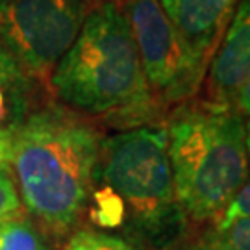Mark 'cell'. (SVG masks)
Here are the masks:
<instances>
[{
  "instance_id": "6da1fadb",
  "label": "cell",
  "mask_w": 250,
  "mask_h": 250,
  "mask_svg": "<svg viewBox=\"0 0 250 250\" xmlns=\"http://www.w3.org/2000/svg\"><path fill=\"white\" fill-rule=\"evenodd\" d=\"M100 141L93 126L63 107L39 109L11 134L21 204L54 235L69 232L87 208Z\"/></svg>"
},
{
  "instance_id": "7a4b0ae2",
  "label": "cell",
  "mask_w": 250,
  "mask_h": 250,
  "mask_svg": "<svg viewBox=\"0 0 250 250\" xmlns=\"http://www.w3.org/2000/svg\"><path fill=\"white\" fill-rule=\"evenodd\" d=\"M50 83L65 104L126 130L146 126L158 109L128 17L115 0L91 9Z\"/></svg>"
},
{
  "instance_id": "3957f363",
  "label": "cell",
  "mask_w": 250,
  "mask_h": 250,
  "mask_svg": "<svg viewBox=\"0 0 250 250\" xmlns=\"http://www.w3.org/2000/svg\"><path fill=\"white\" fill-rule=\"evenodd\" d=\"M95 221L128 223L146 245L174 249L188 219L176 198L165 126H137L100 141L95 186Z\"/></svg>"
},
{
  "instance_id": "277c9868",
  "label": "cell",
  "mask_w": 250,
  "mask_h": 250,
  "mask_svg": "<svg viewBox=\"0 0 250 250\" xmlns=\"http://www.w3.org/2000/svg\"><path fill=\"white\" fill-rule=\"evenodd\" d=\"M165 130L176 198L188 223H215L250 176L245 119L232 104L186 102Z\"/></svg>"
},
{
  "instance_id": "5b68a950",
  "label": "cell",
  "mask_w": 250,
  "mask_h": 250,
  "mask_svg": "<svg viewBox=\"0 0 250 250\" xmlns=\"http://www.w3.org/2000/svg\"><path fill=\"white\" fill-rule=\"evenodd\" d=\"M156 102H189L200 89L209 60L195 50L160 0H128L125 9Z\"/></svg>"
},
{
  "instance_id": "8992f818",
  "label": "cell",
  "mask_w": 250,
  "mask_h": 250,
  "mask_svg": "<svg viewBox=\"0 0 250 250\" xmlns=\"http://www.w3.org/2000/svg\"><path fill=\"white\" fill-rule=\"evenodd\" d=\"M87 15L89 0H0V46L26 74L45 78Z\"/></svg>"
},
{
  "instance_id": "52a82bcc",
  "label": "cell",
  "mask_w": 250,
  "mask_h": 250,
  "mask_svg": "<svg viewBox=\"0 0 250 250\" xmlns=\"http://www.w3.org/2000/svg\"><path fill=\"white\" fill-rule=\"evenodd\" d=\"M209 100L232 104L250 80V0H239L208 69Z\"/></svg>"
},
{
  "instance_id": "ba28073f",
  "label": "cell",
  "mask_w": 250,
  "mask_h": 250,
  "mask_svg": "<svg viewBox=\"0 0 250 250\" xmlns=\"http://www.w3.org/2000/svg\"><path fill=\"white\" fill-rule=\"evenodd\" d=\"M239 0H160L165 13L191 46L213 58Z\"/></svg>"
},
{
  "instance_id": "9c48e42d",
  "label": "cell",
  "mask_w": 250,
  "mask_h": 250,
  "mask_svg": "<svg viewBox=\"0 0 250 250\" xmlns=\"http://www.w3.org/2000/svg\"><path fill=\"white\" fill-rule=\"evenodd\" d=\"M30 80L19 63L0 46V130L13 132L28 117Z\"/></svg>"
},
{
  "instance_id": "30bf717a",
  "label": "cell",
  "mask_w": 250,
  "mask_h": 250,
  "mask_svg": "<svg viewBox=\"0 0 250 250\" xmlns=\"http://www.w3.org/2000/svg\"><path fill=\"white\" fill-rule=\"evenodd\" d=\"M0 250H46L36 224L24 217H11L0 223Z\"/></svg>"
},
{
  "instance_id": "8fae6325",
  "label": "cell",
  "mask_w": 250,
  "mask_h": 250,
  "mask_svg": "<svg viewBox=\"0 0 250 250\" xmlns=\"http://www.w3.org/2000/svg\"><path fill=\"white\" fill-rule=\"evenodd\" d=\"M208 233L224 250H250V219L215 221Z\"/></svg>"
},
{
  "instance_id": "7c38bea8",
  "label": "cell",
  "mask_w": 250,
  "mask_h": 250,
  "mask_svg": "<svg viewBox=\"0 0 250 250\" xmlns=\"http://www.w3.org/2000/svg\"><path fill=\"white\" fill-rule=\"evenodd\" d=\"M74 250H139L132 243L125 241L121 237L109 235L95 230H80L69 241Z\"/></svg>"
},
{
  "instance_id": "4fadbf2b",
  "label": "cell",
  "mask_w": 250,
  "mask_h": 250,
  "mask_svg": "<svg viewBox=\"0 0 250 250\" xmlns=\"http://www.w3.org/2000/svg\"><path fill=\"white\" fill-rule=\"evenodd\" d=\"M21 198L17 186L11 178L6 165H0V223L21 213Z\"/></svg>"
},
{
  "instance_id": "5bb4252c",
  "label": "cell",
  "mask_w": 250,
  "mask_h": 250,
  "mask_svg": "<svg viewBox=\"0 0 250 250\" xmlns=\"http://www.w3.org/2000/svg\"><path fill=\"white\" fill-rule=\"evenodd\" d=\"M232 219H250V176L217 221H232Z\"/></svg>"
},
{
  "instance_id": "9a60e30c",
  "label": "cell",
  "mask_w": 250,
  "mask_h": 250,
  "mask_svg": "<svg viewBox=\"0 0 250 250\" xmlns=\"http://www.w3.org/2000/svg\"><path fill=\"white\" fill-rule=\"evenodd\" d=\"M172 250H224V249L219 247V245L209 237V233L206 232L202 237H198V239L188 243V245H184V247H178V245H176Z\"/></svg>"
},
{
  "instance_id": "2e32d148",
  "label": "cell",
  "mask_w": 250,
  "mask_h": 250,
  "mask_svg": "<svg viewBox=\"0 0 250 250\" xmlns=\"http://www.w3.org/2000/svg\"><path fill=\"white\" fill-rule=\"evenodd\" d=\"M233 106H235V109H237L241 115L250 117V80L247 82L241 89H239V93L235 95Z\"/></svg>"
},
{
  "instance_id": "e0dca14e",
  "label": "cell",
  "mask_w": 250,
  "mask_h": 250,
  "mask_svg": "<svg viewBox=\"0 0 250 250\" xmlns=\"http://www.w3.org/2000/svg\"><path fill=\"white\" fill-rule=\"evenodd\" d=\"M11 134L13 132L0 130V165L6 167L11 163Z\"/></svg>"
},
{
  "instance_id": "ac0fdd59",
  "label": "cell",
  "mask_w": 250,
  "mask_h": 250,
  "mask_svg": "<svg viewBox=\"0 0 250 250\" xmlns=\"http://www.w3.org/2000/svg\"><path fill=\"white\" fill-rule=\"evenodd\" d=\"M247 152H249V163H250V121L247 123Z\"/></svg>"
},
{
  "instance_id": "d6986e66",
  "label": "cell",
  "mask_w": 250,
  "mask_h": 250,
  "mask_svg": "<svg viewBox=\"0 0 250 250\" xmlns=\"http://www.w3.org/2000/svg\"><path fill=\"white\" fill-rule=\"evenodd\" d=\"M63 250H74V249H72L71 245H69V243H67V247H65V249H63Z\"/></svg>"
}]
</instances>
